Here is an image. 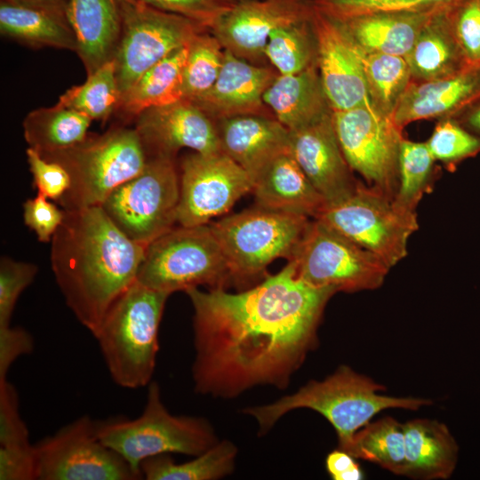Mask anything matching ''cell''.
<instances>
[{
  "instance_id": "cell-27",
  "label": "cell",
  "mask_w": 480,
  "mask_h": 480,
  "mask_svg": "<svg viewBox=\"0 0 480 480\" xmlns=\"http://www.w3.org/2000/svg\"><path fill=\"white\" fill-rule=\"evenodd\" d=\"M449 10L430 16L405 57L414 82L449 77L472 66L453 33Z\"/></svg>"
},
{
  "instance_id": "cell-12",
  "label": "cell",
  "mask_w": 480,
  "mask_h": 480,
  "mask_svg": "<svg viewBox=\"0 0 480 480\" xmlns=\"http://www.w3.org/2000/svg\"><path fill=\"white\" fill-rule=\"evenodd\" d=\"M122 31L114 58L121 95L148 69L207 28L138 0H118Z\"/></svg>"
},
{
  "instance_id": "cell-1",
  "label": "cell",
  "mask_w": 480,
  "mask_h": 480,
  "mask_svg": "<svg viewBox=\"0 0 480 480\" xmlns=\"http://www.w3.org/2000/svg\"><path fill=\"white\" fill-rule=\"evenodd\" d=\"M336 292L299 278L290 261L238 292L187 291L194 308L196 392L234 398L255 386L286 388L316 347L324 310Z\"/></svg>"
},
{
  "instance_id": "cell-22",
  "label": "cell",
  "mask_w": 480,
  "mask_h": 480,
  "mask_svg": "<svg viewBox=\"0 0 480 480\" xmlns=\"http://www.w3.org/2000/svg\"><path fill=\"white\" fill-rule=\"evenodd\" d=\"M480 98V64L449 76L412 81L394 114L402 129L412 122L452 117Z\"/></svg>"
},
{
  "instance_id": "cell-6",
  "label": "cell",
  "mask_w": 480,
  "mask_h": 480,
  "mask_svg": "<svg viewBox=\"0 0 480 480\" xmlns=\"http://www.w3.org/2000/svg\"><path fill=\"white\" fill-rule=\"evenodd\" d=\"M146 398L142 413L136 419L96 422L100 440L141 478L140 464L148 458L169 453L196 456L218 442L205 420L172 415L164 406L156 381L148 386Z\"/></svg>"
},
{
  "instance_id": "cell-21",
  "label": "cell",
  "mask_w": 480,
  "mask_h": 480,
  "mask_svg": "<svg viewBox=\"0 0 480 480\" xmlns=\"http://www.w3.org/2000/svg\"><path fill=\"white\" fill-rule=\"evenodd\" d=\"M221 150L252 182L279 155L290 150V132L278 120L242 115L215 121Z\"/></svg>"
},
{
  "instance_id": "cell-16",
  "label": "cell",
  "mask_w": 480,
  "mask_h": 480,
  "mask_svg": "<svg viewBox=\"0 0 480 480\" xmlns=\"http://www.w3.org/2000/svg\"><path fill=\"white\" fill-rule=\"evenodd\" d=\"M311 0H243L210 28L224 49L255 65H270L265 55L270 33L308 18ZM271 66V65H270Z\"/></svg>"
},
{
  "instance_id": "cell-42",
  "label": "cell",
  "mask_w": 480,
  "mask_h": 480,
  "mask_svg": "<svg viewBox=\"0 0 480 480\" xmlns=\"http://www.w3.org/2000/svg\"><path fill=\"white\" fill-rule=\"evenodd\" d=\"M453 33L468 61L480 64V0H462L449 10Z\"/></svg>"
},
{
  "instance_id": "cell-30",
  "label": "cell",
  "mask_w": 480,
  "mask_h": 480,
  "mask_svg": "<svg viewBox=\"0 0 480 480\" xmlns=\"http://www.w3.org/2000/svg\"><path fill=\"white\" fill-rule=\"evenodd\" d=\"M187 45L175 50L142 74L121 95L116 111L127 118H136L148 108L165 106L183 99Z\"/></svg>"
},
{
  "instance_id": "cell-43",
  "label": "cell",
  "mask_w": 480,
  "mask_h": 480,
  "mask_svg": "<svg viewBox=\"0 0 480 480\" xmlns=\"http://www.w3.org/2000/svg\"><path fill=\"white\" fill-rule=\"evenodd\" d=\"M156 9L185 17L210 28L243 0H138Z\"/></svg>"
},
{
  "instance_id": "cell-41",
  "label": "cell",
  "mask_w": 480,
  "mask_h": 480,
  "mask_svg": "<svg viewBox=\"0 0 480 480\" xmlns=\"http://www.w3.org/2000/svg\"><path fill=\"white\" fill-rule=\"evenodd\" d=\"M36 265L4 256L0 260V326L11 324L14 308L22 292L32 284Z\"/></svg>"
},
{
  "instance_id": "cell-37",
  "label": "cell",
  "mask_w": 480,
  "mask_h": 480,
  "mask_svg": "<svg viewBox=\"0 0 480 480\" xmlns=\"http://www.w3.org/2000/svg\"><path fill=\"white\" fill-rule=\"evenodd\" d=\"M120 98L116 63L112 60L87 76L82 84L68 89L60 96L58 102L92 120L104 122L117 110Z\"/></svg>"
},
{
  "instance_id": "cell-18",
  "label": "cell",
  "mask_w": 480,
  "mask_h": 480,
  "mask_svg": "<svg viewBox=\"0 0 480 480\" xmlns=\"http://www.w3.org/2000/svg\"><path fill=\"white\" fill-rule=\"evenodd\" d=\"M148 156L174 158L188 148L201 154L222 151L215 121L191 100L150 108L135 118Z\"/></svg>"
},
{
  "instance_id": "cell-50",
  "label": "cell",
  "mask_w": 480,
  "mask_h": 480,
  "mask_svg": "<svg viewBox=\"0 0 480 480\" xmlns=\"http://www.w3.org/2000/svg\"><path fill=\"white\" fill-rule=\"evenodd\" d=\"M461 126L480 138V98L452 116Z\"/></svg>"
},
{
  "instance_id": "cell-46",
  "label": "cell",
  "mask_w": 480,
  "mask_h": 480,
  "mask_svg": "<svg viewBox=\"0 0 480 480\" xmlns=\"http://www.w3.org/2000/svg\"><path fill=\"white\" fill-rule=\"evenodd\" d=\"M64 216L65 211L62 208L60 209L38 193L23 204L24 223L35 232L37 240L43 243L52 241Z\"/></svg>"
},
{
  "instance_id": "cell-47",
  "label": "cell",
  "mask_w": 480,
  "mask_h": 480,
  "mask_svg": "<svg viewBox=\"0 0 480 480\" xmlns=\"http://www.w3.org/2000/svg\"><path fill=\"white\" fill-rule=\"evenodd\" d=\"M37 479L36 446H0V480Z\"/></svg>"
},
{
  "instance_id": "cell-45",
  "label": "cell",
  "mask_w": 480,
  "mask_h": 480,
  "mask_svg": "<svg viewBox=\"0 0 480 480\" xmlns=\"http://www.w3.org/2000/svg\"><path fill=\"white\" fill-rule=\"evenodd\" d=\"M30 444L27 425L20 413L18 392L7 380H0V446Z\"/></svg>"
},
{
  "instance_id": "cell-44",
  "label": "cell",
  "mask_w": 480,
  "mask_h": 480,
  "mask_svg": "<svg viewBox=\"0 0 480 480\" xmlns=\"http://www.w3.org/2000/svg\"><path fill=\"white\" fill-rule=\"evenodd\" d=\"M27 160L37 193L59 202L71 187V177L60 164L44 158L31 148L26 150Z\"/></svg>"
},
{
  "instance_id": "cell-33",
  "label": "cell",
  "mask_w": 480,
  "mask_h": 480,
  "mask_svg": "<svg viewBox=\"0 0 480 480\" xmlns=\"http://www.w3.org/2000/svg\"><path fill=\"white\" fill-rule=\"evenodd\" d=\"M311 15L270 33L265 55L278 74L293 75L317 66V39Z\"/></svg>"
},
{
  "instance_id": "cell-11",
  "label": "cell",
  "mask_w": 480,
  "mask_h": 480,
  "mask_svg": "<svg viewBox=\"0 0 480 480\" xmlns=\"http://www.w3.org/2000/svg\"><path fill=\"white\" fill-rule=\"evenodd\" d=\"M179 203L175 159L149 156L144 169L114 189L100 206L124 235L147 246L175 227Z\"/></svg>"
},
{
  "instance_id": "cell-5",
  "label": "cell",
  "mask_w": 480,
  "mask_h": 480,
  "mask_svg": "<svg viewBox=\"0 0 480 480\" xmlns=\"http://www.w3.org/2000/svg\"><path fill=\"white\" fill-rule=\"evenodd\" d=\"M42 156L62 164L71 177L69 190L57 202L66 211L100 206L114 189L139 174L148 160L136 129L124 126L88 134L72 148Z\"/></svg>"
},
{
  "instance_id": "cell-20",
  "label": "cell",
  "mask_w": 480,
  "mask_h": 480,
  "mask_svg": "<svg viewBox=\"0 0 480 480\" xmlns=\"http://www.w3.org/2000/svg\"><path fill=\"white\" fill-rule=\"evenodd\" d=\"M277 75L270 65H255L226 51L214 84L193 102L214 121L242 115L274 117L263 96Z\"/></svg>"
},
{
  "instance_id": "cell-38",
  "label": "cell",
  "mask_w": 480,
  "mask_h": 480,
  "mask_svg": "<svg viewBox=\"0 0 480 480\" xmlns=\"http://www.w3.org/2000/svg\"><path fill=\"white\" fill-rule=\"evenodd\" d=\"M187 47L183 99L193 101L214 84L221 70L226 50L209 29L197 33Z\"/></svg>"
},
{
  "instance_id": "cell-29",
  "label": "cell",
  "mask_w": 480,
  "mask_h": 480,
  "mask_svg": "<svg viewBox=\"0 0 480 480\" xmlns=\"http://www.w3.org/2000/svg\"><path fill=\"white\" fill-rule=\"evenodd\" d=\"M1 35L30 47L76 52V41L66 16L1 0Z\"/></svg>"
},
{
  "instance_id": "cell-4",
  "label": "cell",
  "mask_w": 480,
  "mask_h": 480,
  "mask_svg": "<svg viewBox=\"0 0 480 480\" xmlns=\"http://www.w3.org/2000/svg\"><path fill=\"white\" fill-rule=\"evenodd\" d=\"M169 296L136 281L111 305L92 334L117 386L136 389L152 381L158 330Z\"/></svg>"
},
{
  "instance_id": "cell-51",
  "label": "cell",
  "mask_w": 480,
  "mask_h": 480,
  "mask_svg": "<svg viewBox=\"0 0 480 480\" xmlns=\"http://www.w3.org/2000/svg\"><path fill=\"white\" fill-rule=\"evenodd\" d=\"M7 2L32 7V8H37L41 10H44L47 12H51L61 16H66V11H67V5H68V0H5Z\"/></svg>"
},
{
  "instance_id": "cell-7",
  "label": "cell",
  "mask_w": 480,
  "mask_h": 480,
  "mask_svg": "<svg viewBox=\"0 0 480 480\" xmlns=\"http://www.w3.org/2000/svg\"><path fill=\"white\" fill-rule=\"evenodd\" d=\"M231 281L229 268L210 224L174 227L146 246L137 282L171 295Z\"/></svg>"
},
{
  "instance_id": "cell-34",
  "label": "cell",
  "mask_w": 480,
  "mask_h": 480,
  "mask_svg": "<svg viewBox=\"0 0 480 480\" xmlns=\"http://www.w3.org/2000/svg\"><path fill=\"white\" fill-rule=\"evenodd\" d=\"M359 52L371 105L377 111L393 116L412 81L406 59L386 53Z\"/></svg>"
},
{
  "instance_id": "cell-26",
  "label": "cell",
  "mask_w": 480,
  "mask_h": 480,
  "mask_svg": "<svg viewBox=\"0 0 480 480\" xmlns=\"http://www.w3.org/2000/svg\"><path fill=\"white\" fill-rule=\"evenodd\" d=\"M407 477L445 480L453 474L458 444L448 427L436 420L414 419L404 423Z\"/></svg>"
},
{
  "instance_id": "cell-39",
  "label": "cell",
  "mask_w": 480,
  "mask_h": 480,
  "mask_svg": "<svg viewBox=\"0 0 480 480\" xmlns=\"http://www.w3.org/2000/svg\"><path fill=\"white\" fill-rule=\"evenodd\" d=\"M462 0H311L312 4L336 20L372 13H435Z\"/></svg>"
},
{
  "instance_id": "cell-36",
  "label": "cell",
  "mask_w": 480,
  "mask_h": 480,
  "mask_svg": "<svg viewBox=\"0 0 480 480\" xmlns=\"http://www.w3.org/2000/svg\"><path fill=\"white\" fill-rule=\"evenodd\" d=\"M436 160L426 141L403 139L398 157V181L393 197L394 205L406 213H416V208L435 182Z\"/></svg>"
},
{
  "instance_id": "cell-40",
  "label": "cell",
  "mask_w": 480,
  "mask_h": 480,
  "mask_svg": "<svg viewBox=\"0 0 480 480\" xmlns=\"http://www.w3.org/2000/svg\"><path fill=\"white\" fill-rule=\"evenodd\" d=\"M426 144L434 159L450 171L480 153V138L452 117L437 120Z\"/></svg>"
},
{
  "instance_id": "cell-3",
  "label": "cell",
  "mask_w": 480,
  "mask_h": 480,
  "mask_svg": "<svg viewBox=\"0 0 480 480\" xmlns=\"http://www.w3.org/2000/svg\"><path fill=\"white\" fill-rule=\"evenodd\" d=\"M385 387L347 365L340 366L323 380H311L293 394L244 412L258 422L260 434L268 432L287 412L300 408L323 415L334 428L339 449L349 453L357 431L387 409L418 410L432 404L421 397H397L381 394Z\"/></svg>"
},
{
  "instance_id": "cell-9",
  "label": "cell",
  "mask_w": 480,
  "mask_h": 480,
  "mask_svg": "<svg viewBox=\"0 0 480 480\" xmlns=\"http://www.w3.org/2000/svg\"><path fill=\"white\" fill-rule=\"evenodd\" d=\"M288 261L307 284L337 292L378 289L390 270L373 253L317 219L310 220Z\"/></svg>"
},
{
  "instance_id": "cell-19",
  "label": "cell",
  "mask_w": 480,
  "mask_h": 480,
  "mask_svg": "<svg viewBox=\"0 0 480 480\" xmlns=\"http://www.w3.org/2000/svg\"><path fill=\"white\" fill-rule=\"evenodd\" d=\"M332 113L289 131L291 154L326 204L345 198L358 183L340 148Z\"/></svg>"
},
{
  "instance_id": "cell-32",
  "label": "cell",
  "mask_w": 480,
  "mask_h": 480,
  "mask_svg": "<svg viewBox=\"0 0 480 480\" xmlns=\"http://www.w3.org/2000/svg\"><path fill=\"white\" fill-rule=\"evenodd\" d=\"M236 453L235 444L223 440L183 463L174 462L168 454L148 458L140 472L147 480H215L232 473Z\"/></svg>"
},
{
  "instance_id": "cell-17",
  "label": "cell",
  "mask_w": 480,
  "mask_h": 480,
  "mask_svg": "<svg viewBox=\"0 0 480 480\" xmlns=\"http://www.w3.org/2000/svg\"><path fill=\"white\" fill-rule=\"evenodd\" d=\"M311 19L317 39V69L332 109L371 104L360 52L340 21L314 5Z\"/></svg>"
},
{
  "instance_id": "cell-23",
  "label": "cell",
  "mask_w": 480,
  "mask_h": 480,
  "mask_svg": "<svg viewBox=\"0 0 480 480\" xmlns=\"http://www.w3.org/2000/svg\"><path fill=\"white\" fill-rule=\"evenodd\" d=\"M66 15L87 76L114 60L122 31L118 0H68Z\"/></svg>"
},
{
  "instance_id": "cell-48",
  "label": "cell",
  "mask_w": 480,
  "mask_h": 480,
  "mask_svg": "<svg viewBox=\"0 0 480 480\" xmlns=\"http://www.w3.org/2000/svg\"><path fill=\"white\" fill-rule=\"evenodd\" d=\"M32 335L21 327L0 326V380H6L12 364L34 349Z\"/></svg>"
},
{
  "instance_id": "cell-10",
  "label": "cell",
  "mask_w": 480,
  "mask_h": 480,
  "mask_svg": "<svg viewBox=\"0 0 480 480\" xmlns=\"http://www.w3.org/2000/svg\"><path fill=\"white\" fill-rule=\"evenodd\" d=\"M393 198L358 181L345 198L326 204L317 220L380 258L389 268L407 255L417 214L397 209Z\"/></svg>"
},
{
  "instance_id": "cell-25",
  "label": "cell",
  "mask_w": 480,
  "mask_h": 480,
  "mask_svg": "<svg viewBox=\"0 0 480 480\" xmlns=\"http://www.w3.org/2000/svg\"><path fill=\"white\" fill-rule=\"evenodd\" d=\"M263 100L274 117L290 132L333 112L317 66L293 75L278 74L266 90Z\"/></svg>"
},
{
  "instance_id": "cell-13",
  "label": "cell",
  "mask_w": 480,
  "mask_h": 480,
  "mask_svg": "<svg viewBox=\"0 0 480 480\" xmlns=\"http://www.w3.org/2000/svg\"><path fill=\"white\" fill-rule=\"evenodd\" d=\"M333 125L342 153L352 169L367 182L394 197L403 129L392 116L371 104L333 111Z\"/></svg>"
},
{
  "instance_id": "cell-31",
  "label": "cell",
  "mask_w": 480,
  "mask_h": 480,
  "mask_svg": "<svg viewBox=\"0 0 480 480\" xmlns=\"http://www.w3.org/2000/svg\"><path fill=\"white\" fill-rule=\"evenodd\" d=\"M92 119L60 102L31 110L23 120L28 148L46 155L72 148L88 136Z\"/></svg>"
},
{
  "instance_id": "cell-14",
  "label": "cell",
  "mask_w": 480,
  "mask_h": 480,
  "mask_svg": "<svg viewBox=\"0 0 480 480\" xmlns=\"http://www.w3.org/2000/svg\"><path fill=\"white\" fill-rule=\"evenodd\" d=\"M39 480H138L129 464L99 438L96 421L83 415L38 442Z\"/></svg>"
},
{
  "instance_id": "cell-24",
  "label": "cell",
  "mask_w": 480,
  "mask_h": 480,
  "mask_svg": "<svg viewBox=\"0 0 480 480\" xmlns=\"http://www.w3.org/2000/svg\"><path fill=\"white\" fill-rule=\"evenodd\" d=\"M258 206L316 219L326 205L290 150L276 157L252 181Z\"/></svg>"
},
{
  "instance_id": "cell-15",
  "label": "cell",
  "mask_w": 480,
  "mask_h": 480,
  "mask_svg": "<svg viewBox=\"0 0 480 480\" xmlns=\"http://www.w3.org/2000/svg\"><path fill=\"white\" fill-rule=\"evenodd\" d=\"M180 169L177 214L180 226L210 223L252 189L248 173L223 151L190 154Z\"/></svg>"
},
{
  "instance_id": "cell-49",
  "label": "cell",
  "mask_w": 480,
  "mask_h": 480,
  "mask_svg": "<svg viewBox=\"0 0 480 480\" xmlns=\"http://www.w3.org/2000/svg\"><path fill=\"white\" fill-rule=\"evenodd\" d=\"M355 459L341 449L332 451L325 460L326 470L334 480H361L364 472Z\"/></svg>"
},
{
  "instance_id": "cell-8",
  "label": "cell",
  "mask_w": 480,
  "mask_h": 480,
  "mask_svg": "<svg viewBox=\"0 0 480 480\" xmlns=\"http://www.w3.org/2000/svg\"><path fill=\"white\" fill-rule=\"evenodd\" d=\"M309 221L303 215L257 205L209 224L227 260L231 281L244 284L261 276L273 260H289Z\"/></svg>"
},
{
  "instance_id": "cell-35",
  "label": "cell",
  "mask_w": 480,
  "mask_h": 480,
  "mask_svg": "<svg viewBox=\"0 0 480 480\" xmlns=\"http://www.w3.org/2000/svg\"><path fill=\"white\" fill-rule=\"evenodd\" d=\"M349 454L405 476L404 424L389 416L370 421L356 433Z\"/></svg>"
},
{
  "instance_id": "cell-2",
  "label": "cell",
  "mask_w": 480,
  "mask_h": 480,
  "mask_svg": "<svg viewBox=\"0 0 480 480\" xmlns=\"http://www.w3.org/2000/svg\"><path fill=\"white\" fill-rule=\"evenodd\" d=\"M64 211L52 239V269L67 306L93 334L137 281L146 246L124 235L101 206Z\"/></svg>"
},
{
  "instance_id": "cell-28",
  "label": "cell",
  "mask_w": 480,
  "mask_h": 480,
  "mask_svg": "<svg viewBox=\"0 0 480 480\" xmlns=\"http://www.w3.org/2000/svg\"><path fill=\"white\" fill-rule=\"evenodd\" d=\"M433 14L372 13L337 20L359 51L405 58Z\"/></svg>"
}]
</instances>
